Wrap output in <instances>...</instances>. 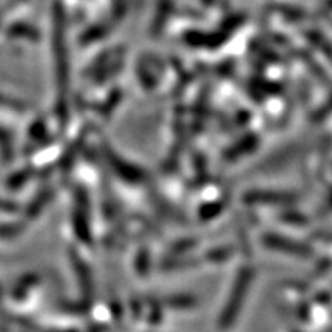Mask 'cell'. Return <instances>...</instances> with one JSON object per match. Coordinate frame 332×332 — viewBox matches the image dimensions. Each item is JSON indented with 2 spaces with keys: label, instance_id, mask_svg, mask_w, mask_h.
I'll return each mask as SVG.
<instances>
[{
  "label": "cell",
  "instance_id": "2",
  "mask_svg": "<svg viewBox=\"0 0 332 332\" xmlns=\"http://www.w3.org/2000/svg\"><path fill=\"white\" fill-rule=\"evenodd\" d=\"M255 197H254V200H257V202H285L286 200V196L283 194H274V192H255L254 194Z\"/></svg>",
  "mask_w": 332,
  "mask_h": 332
},
{
  "label": "cell",
  "instance_id": "1",
  "mask_svg": "<svg viewBox=\"0 0 332 332\" xmlns=\"http://www.w3.org/2000/svg\"><path fill=\"white\" fill-rule=\"evenodd\" d=\"M266 243L272 248H277V249H282V251H286V252H295V254H306V249L302 248L300 244H297L294 241H289V240H283V238H278V237H268Z\"/></svg>",
  "mask_w": 332,
  "mask_h": 332
}]
</instances>
